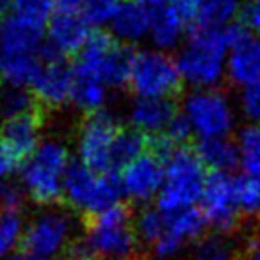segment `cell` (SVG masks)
Wrapping results in <instances>:
<instances>
[{
	"label": "cell",
	"instance_id": "cell-4",
	"mask_svg": "<svg viewBox=\"0 0 260 260\" xmlns=\"http://www.w3.org/2000/svg\"><path fill=\"white\" fill-rule=\"evenodd\" d=\"M80 239L93 260H134L138 255L134 217L125 205L91 217Z\"/></svg>",
	"mask_w": 260,
	"mask_h": 260
},
{
	"label": "cell",
	"instance_id": "cell-17",
	"mask_svg": "<svg viewBox=\"0 0 260 260\" xmlns=\"http://www.w3.org/2000/svg\"><path fill=\"white\" fill-rule=\"evenodd\" d=\"M45 27L9 16L0 27V59L38 55L45 48Z\"/></svg>",
	"mask_w": 260,
	"mask_h": 260
},
{
	"label": "cell",
	"instance_id": "cell-30",
	"mask_svg": "<svg viewBox=\"0 0 260 260\" xmlns=\"http://www.w3.org/2000/svg\"><path fill=\"white\" fill-rule=\"evenodd\" d=\"M23 232V212H0V258L13 253L16 246L22 244Z\"/></svg>",
	"mask_w": 260,
	"mask_h": 260
},
{
	"label": "cell",
	"instance_id": "cell-39",
	"mask_svg": "<svg viewBox=\"0 0 260 260\" xmlns=\"http://www.w3.org/2000/svg\"><path fill=\"white\" fill-rule=\"evenodd\" d=\"M141 2H145L148 8H152L153 11H157V9H162V8H168V6H171L175 0H141Z\"/></svg>",
	"mask_w": 260,
	"mask_h": 260
},
{
	"label": "cell",
	"instance_id": "cell-15",
	"mask_svg": "<svg viewBox=\"0 0 260 260\" xmlns=\"http://www.w3.org/2000/svg\"><path fill=\"white\" fill-rule=\"evenodd\" d=\"M43 111L36 107L15 118H9L0 125V139L16 155L20 162H25L41 145Z\"/></svg>",
	"mask_w": 260,
	"mask_h": 260
},
{
	"label": "cell",
	"instance_id": "cell-12",
	"mask_svg": "<svg viewBox=\"0 0 260 260\" xmlns=\"http://www.w3.org/2000/svg\"><path fill=\"white\" fill-rule=\"evenodd\" d=\"M123 196L138 205L157 200L164 182V159L148 150L118 173Z\"/></svg>",
	"mask_w": 260,
	"mask_h": 260
},
{
	"label": "cell",
	"instance_id": "cell-25",
	"mask_svg": "<svg viewBox=\"0 0 260 260\" xmlns=\"http://www.w3.org/2000/svg\"><path fill=\"white\" fill-rule=\"evenodd\" d=\"M239 168L244 177H260V125L249 123L237 136Z\"/></svg>",
	"mask_w": 260,
	"mask_h": 260
},
{
	"label": "cell",
	"instance_id": "cell-34",
	"mask_svg": "<svg viewBox=\"0 0 260 260\" xmlns=\"http://www.w3.org/2000/svg\"><path fill=\"white\" fill-rule=\"evenodd\" d=\"M20 160L16 159V155L8 148L2 139H0V182H6L13 175V171L20 166Z\"/></svg>",
	"mask_w": 260,
	"mask_h": 260
},
{
	"label": "cell",
	"instance_id": "cell-24",
	"mask_svg": "<svg viewBox=\"0 0 260 260\" xmlns=\"http://www.w3.org/2000/svg\"><path fill=\"white\" fill-rule=\"evenodd\" d=\"M205 228L207 221L198 207L166 214V230L187 246L205 237Z\"/></svg>",
	"mask_w": 260,
	"mask_h": 260
},
{
	"label": "cell",
	"instance_id": "cell-13",
	"mask_svg": "<svg viewBox=\"0 0 260 260\" xmlns=\"http://www.w3.org/2000/svg\"><path fill=\"white\" fill-rule=\"evenodd\" d=\"M43 66L32 82V91L36 102L41 107L57 109L72 102L73 89V68L66 64L64 59L54 55L45 43Z\"/></svg>",
	"mask_w": 260,
	"mask_h": 260
},
{
	"label": "cell",
	"instance_id": "cell-26",
	"mask_svg": "<svg viewBox=\"0 0 260 260\" xmlns=\"http://www.w3.org/2000/svg\"><path fill=\"white\" fill-rule=\"evenodd\" d=\"M189 260H241L235 244L226 235H205L194 244Z\"/></svg>",
	"mask_w": 260,
	"mask_h": 260
},
{
	"label": "cell",
	"instance_id": "cell-28",
	"mask_svg": "<svg viewBox=\"0 0 260 260\" xmlns=\"http://www.w3.org/2000/svg\"><path fill=\"white\" fill-rule=\"evenodd\" d=\"M13 16L47 29L55 15V0H11Z\"/></svg>",
	"mask_w": 260,
	"mask_h": 260
},
{
	"label": "cell",
	"instance_id": "cell-42",
	"mask_svg": "<svg viewBox=\"0 0 260 260\" xmlns=\"http://www.w3.org/2000/svg\"><path fill=\"white\" fill-rule=\"evenodd\" d=\"M241 260H248V258H241Z\"/></svg>",
	"mask_w": 260,
	"mask_h": 260
},
{
	"label": "cell",
	"instance_id": "cell-1",
	"mask_svg": "<svg viewBox=\"0 0 260 260\" xmlns=\"http://www.w3.org/2000/svg\"><path fill=\"white\" fill-rule=\"evenodd\" d=\"M244 36L246 30L235 23L216 29H194L175 57L182 80L192 89L217 87L226 77L230 52Z\"/></svg>",
	"mask_w": 260,
	"mask_h": 260
},
{
	"label": "cell",
	"instance_id": "cell-6",
	"mask_svg": "<svg viewBox=\"0 0 260 260\" xmlns=\"http://www.w3.org/2000/svg\"><path fill=\"white\" fill-rule=\"evenodd\" d=\"M132 55L134 52L111 34L93 32L72 68L75 75L94 79L112 91L128 86Z\"/></svg>",
	"mask_w": 260,
	"mask_h": 260
},
{
	"label": "cell",
	"instance_id": "cell-18",
	"mask_svg": "<svg viewBox=\"0 0 260 260\" xmlns=\"http://www.w3.org/2000/svg\"><path fill=\"white\" fill-rule=\"evenodd\" d=\"M178 112L175 102L168 98H136L128 109L130 128L148 139L159 138L170 128Z\"/></svg>",
	"mask_w": 260,
	"mask_h": 260
},
{
	"label": "cell",
	"instance_id": "cell-9",
	"mask_svg": "<svg viewBox=\"0 0 260 260\" xmlns=\"http://www.w3.org/2000/svg\"><path fill=\"white\" fill-rule=\"evenodd\" d=\"M121 128L119 119L105 109L87 114L77 136V162L98 173H114V148Z\"/></svg>",
	"mask_w": 260,
	"mask_h": 260
},
{
	"label": "cell",
	"instance_id": "cell-40",
	"mask_svg": "<svg viewBox=\"0 0 260 260\" xmlns=\"http://www.w3.org/2000/svg\"><path fill=\"white\" fill-rule=\"evenodd\" d=\"M6 2H8V0H0V9H2V6H4Z\"/></svg>",
	"mask_w": 260,
	"mask_h": 260
},
{
	"label": "cell",
	"instance_id": "cell-8",
	"mask_svg": "<svg viewBox=\"0 0 260 260\" xmlns=\"http://www.w3.org/2000/svg\"><path fill=\"white\" fill-rule=\"evenodd\" d=\"M182 80L177 59L157 48L134 52L128 87L136 98H171L180 91Z\"/></svg>",
	"mask_w": 260,
	"mask_h": 260
},
{
	"label": "cell",
	"instance_id": "cell-10",
	"mask_svg": "<svg viewBox=\"0 0 260 260\" xmlns=\"http://www.w3.org/2000/svg\"><path fill=\"white\" fill-rule=\"evenodd\" d=\"M75 219L61 209H47L25 224L22 246L23 251L43 258L66 253L75 241Z\"/></svg>",
	"mask_w": 260,
	"mask_h": 260
},
{
	"label": "cell",
	"instance_id": "cell-19",
	"mask_svg": "<svg viewBox=\"0 0 260 260\" xmlns=\"http://www.w3.org/2000/svg\"><path fill=\"white\" fill-rule=\"evenodd\" d=\"M153 9L141 0H121L111 25V36L123 45H138L150 38Z\"/></svg>",
	"mask_w": 260,
	"mask_h": 260
},
{
	"label": "cell",
	"instance_id": "cell-23",
	"mask_svg": "<svg viewBox=\"0 0 260 260\" xmlns=\"http://www.w3.org/2000/svg\"><path fill=\"white\" fill-rule=\"evenodd\" d=\"M109 94H111V89L102 82L73 73L72 104L79 111L86 112V114H94V112L104 111L105 104L109 100Z\"/></svg>",
	"mask_w": 260,
	"mask_h": 260
},
{
	"label": "cell",
	"instance_id": "cell-21",
	"mask_svg": "<svg viewBox=\"0 0 260 260\" xmlns=\"http://www.w3.org/2000/svg\"><path fill=\"white\" fill-rule=\"evenodd\" d=\"M191 27L189 20L184 16V13L175 4L168 8L153 11L152 29H150V38L153 48L162 52H170L175 48L182 47L187 40V30Z\"/></svg>",
	"mask_w": 260,
	"mask_h": 260
},
{
	"label": "cell",
	"instance_id": "cell-37",
	"mask_svg": "<svg viewBox=\"0 0 260 260\" xmlns=\"http://www.w3.org/2000/svg\"><path fill=\"white\" fill-rule=\"evenodd\" d=\"M248 260H260V226L256 228V232L253 234L251 241L248 246Z\"/></svg>",
	"mask_w": 260,
	"mask_h": 260
},
{
	"label": "cell",
	"instance_id": "cell-29",
	"mask_svg": "<svg viewBox=\"0 0 260 260\" xmlns=\"http://www.w3.org/2000/svg\"><path fill=\"white\" fill-rule=\"evenodd\" d=\"M36 107H41L36 102L32 93L25 87H9L0 93V118L2 121L9 118H15L23 112H29Z\"/></svg>",
	"mask_w": 260,
	"mask_h": 260
},
{
	"label": "cell",
	"instance_id": "cell-35",
	"mask_svg": "<svg viewBox=\"0 0 260 260\" xmlns=\"http://www.w3.org/2000/svg\"><path fill=\"white\" fill-rule=\"evenodd\" d=\"M242 20H244L246 29H248L253 36L260 38V0H251L249 4L244 6Z\"/></svg>",
	"mask_w": 260,
	"mask_h": 260
},
{
	"label": "cell",
	"instance_id": "cell-41",
	"mask_svg": "<svg viewBox=\"0 0 260 260\" xmlns=\"http://www.w3.org/2000/svg\"><path fill=\"white\" fill-rule=\"evenodd\" d=\"M2 23H4V20H2V13H0V27H2Z\"/></svg>",
	"mask_w": 260,
	"mask_h": 260
},
{
	"label": "cell",
	"instance_id": "cell-5",
	"mask_svg": "<svg viewBox=\"0 0 260 260\" xmlns=\"http://www.w3.org/2000/svg\"><path fill=\"white\" fill-rule=\"evenodd\" d=\"M123 189L116 173H98L80 162H72L64 178L62 200L87 219L121 205Z\"/></svg>",
	"mask_w": 260,
	"mask_h": 260
},
{
	"label": "cell",
	"instance_id": "cell-33",
	"mask_svg": "<svg viewBox=\"0 0 260 260\" xmlns=\"http://www.w3.org/2000/svg\"><path fill=\"white\" fill-rule=\"evenodd\" d=\"M23 189L13 182H0V212H23Z\"/></svg>",
	"mask_w": 260,
	"mask_h": 260
},
{
	"label": "cell",
	"instance_id": "cell-43",
	"mask_svg": "<svg viewBox=\"0 0 260 260\" xmlns=\"http://www.w3.org/2000/svg\"><path fill=\"white\" fill-rule=\"evenodd\" d=\"M0 80H2V75H0Z\"/></svg>",
	"mask_w": 260,
	"mask_h": 260
},
{
	"label": "cell",
	"instance_id": "cell-36",
	"mask_svg": "<svg viewBox=\"0 0 260 260\" xmlns=\"http://www.w3.org/2000/svg\"><path fill=\"white\" fill-rule=\"evenodd\" d=\"M84 0H55V11L61 13H80Z\"/></svg>",
	"mask_w": 260,
	"mask_h": 260
},
{
	"label": "cell",
	"instance_id": "cell-7",
	"mask_svg": "<svg viewBox=\"0 0 260 260\" xmlns=\"http://www.w3.org/2000/svg\"><path fill=\"white\" fill-rule=\"evenodd\" d=\"M182 116L187 119L198 141L230 138L237 125V111L224 91L192 89L182 102Z\"/></svg>",
	"mask_w": 260,
	"mask_h": 260
},
{
	"label": "cell",
	"instance_id": "cell-31",
	"mask_svg": "<svg viewBox=\"0 0 260 260\" xmlns=\"http://www.w3.org/2000/svg\"><path fill=\"white\" fill-rule=\"evenodd\" d=\"M237 198L242 216L260 219V177H239Z\"/></svg>",
	"mask_w": 260,
	"mask_h": 260
},
{
	"label": "cell",
	"instance_id": "cell-16",
	"mask_svg": "<svg viewBox=\"0 0 260 260\" xmlns=\"http://www.w3.org/2000/svg\"><path fill=\"white\" fill-rule=\"evenodd\" d=\"M192 29H216L226 27L242 16L244 0H175L173 2Z\"/></svg>",
	"mask_w": 260,
	"mask_h": 260
},
{
	"label": "cell",
	"instance_id": "cell-11",
	"mask_svg": "<svg viewBox=\"0 0 260 260\" xmlns=\"http://www.w3.org/2000/svg\"><path fill=\"white\" fill-rule=\"evenodd\" d=\"M200 210L214 234L230 235L239 226L242 216L237 198V178L230 173H210Z\"/></svg>",
	"mask_w": 260,
	"mask_h": 260
},
{
	"label": "cell",
	"instance_id": "cell-27",
	"mask_svg": "<svg viewBox=\"0 0 260 260\" xmlns=\"http://www.w3.org/2000/svg\"><path fill=\"white\" fill-rule=\"evenodd\" d=\"M136 234L141 244L152 248L166 232V214L157 207H145L134 221Z\"/></svg>",
	"mask_w": 260,
	"mask_h": 260
},
{
	"label": "cell",
	"instance_id": "cell-20",
	"mask_svg": "<svg viewBox=\"0 0 260 260\" xmlns=\"http://www.w3.org/2000/svg\"><path fill=\"white\" fill-rule=\"evenodd\" d=\"M226 77L239 89L260 84V38L246 32L235 45L228 57Z\"/></svg>",
	"mask_w": 260,
	"mask_h": 260
},
{
	"label": "cell",
	"instance_id": "cell-14",
	"mask_svg": "<svg viewBox=\"0 0 260 260\" xmlns=\"http://www.w3.org/2000/svg\"><path fill=\"white\" fill-rule=\"evenodd\" d=\"M91 36L93 29L80 13L55 11L47 25V48L61 59L79 55Z\"/></svg>",
	"mask_w": 260,
	"mask_h": 260
},
{
	"label": "cell",
	"instance_id": "cell-2",
	"mask_svg": "<svg viewBox=\"0 0 260 260\" xmlns=\"http://www.w3.org/2000/svg\"><path fill=\"white\" fill-rule=\"evenodd\" d=\"M209 175L196 150L187 145L173 148L164 157V182L155 200L157 209L173 214L200 205Z\"/></svg>",
	"mask_w": 260,
	"mask_h": 260
},
{
	"label": "cell",
	"instance_id": "cell-22",
	"mask_svg": "<svg viewBox=\"0 0 260 260\" xmlns=\"http://www.w3.org/2000/svg\"><path fill=\"white\" fill-rule=\"evenodd\" d=\"M194 150L210 173H232L235 168H239L237 145L230 138L198 141Z\"/></svg>",
	"mask_w": 260,
	"mask_h": 260
},
{
	"label": "cell",
	"instance_id": "cell-32",
	"mask_svg": "<svg viewBox=\"0 0 260 260\" xmlns=\"http://www.w3.org/2000/svg\"><path fill=\"white\" fill-rule=\"evenodd\" d=\"M119 4H121V0H84L80 15L89 23L91 29L109 27Z\"/></svg>",
	"mask_w": 260,
	"mask_h": 260
},
{
	"label": "cell",
	"instance_id": "cell-38",
	"mask_svg": "<svg viewBox=\"0 0 260 260\" xmlns=\"http://www.w3.org/2000/svg\"><path fill=\"white\" fill-rule=\"evenodd\" d=\"M0 260H50V258H43V256L32 255V253H27V251H20V253H9V255L2 256Z\"/></svg>",
	"mask_w": 260,
	"mask_h": 260
},
{
	"label": "cell",
	"instance_id": "cell-3",
	"mask_svg": "<svg viewBox=\"0 0 260 260\" xmlns=\"http://www.w3.org/2000/svg\"><path fill=\"white\" fill-rule=\"evenodd\" d=\"M72 166L70 150L59 139L41 141L36 152L23 162L22 189L34 203L50 207L62 200L64 178Z\"/></svg>",
	"mask_w": 260,
	"mask_h": 260
}]
</instances>
